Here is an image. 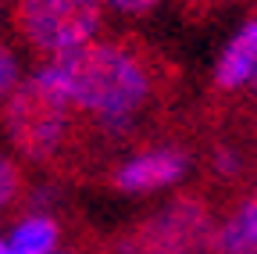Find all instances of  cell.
<instances>
[{"label": "cell", "mask_w": 257, "mask_h": 254, "mask_svg": "<svg viewBox=\"0 0 257 254\" xmlns=\"http://www.w3.org/2000/svg\"><path fill=\"white\" fill-rule=\"evenodd\" d=\"M250 190L257 194V165H253V179H250Z\"/></svg>", "instance_id": "cell-14"}, {"label": "cell", "mask_w": 257, "mask_h": 254, "mask_svg": "<svg viewBox=\"0 0 257 254\" xmlns=\"http://www.w3.org/2000/svg\"><path fill=\"white\" fill-rule=\"evenodd\" d=\"M253 4H257V0H253Z\"/></svg>", "instance_id": "cell-16"}, {"label": "cell", "mask_w": 257, "mask_h": 254, "mask_svg": "<svg viewBox=\"0 0 257 254\" xmlns=\"http://www.w3.org/2000/svg\"><path fill=\"white\" fill-rule=\"evenodd\" d=\"M193 161H197L193 143H186L182 136L154 133L140 140L118 165L107 168V186L125 197H147V194H157V190L179 186L189 176Z\"/></svg>", "instance_id": "cell-5"}, {"label": "cell", "mask_w": 257, "mask_h": 254, "mask_svg": "<svg viewBox=\"0 0 257 254\" xmlns=\"http://www.w3.org/2000/svg\"><path fill=\"white\" fill-rule=\"evenodd\" d=\"M8 240L15 254H54L61 250V222L50 211H29Z\"/></svg>", "instance_id": "cell-8"}, {"label": "cell", "mask_w": 257, "mask_h": 254, "mask_svg": "<svg viewBox=\"0 0 257 254\" xmlns=\"http://www.w3.org/2000/svg\"><path fill=\"white\" fill-rule=\"evenodd\" d=\"M225 4H232V0H182V8H186V18H189V22L207 18V15H214L218 8H225Z\"/></svg>", "instance_id": "cell-12"}, {"label": "cell", "mask_w": 257, "mask_h": 254, "mask_svg": "<svg viewBox=\"0 0 257 254\" xmlns=\"http://www.w3.org/2000/svg\"><path fill=\"white\" fill-rule=\"evenodd\" d=\"M104 8V0H15L11 25L29 50L57 57L96 40Z\"/></svg>", "instance_id": "cell-4"}, {"label": "cell", "mask_w": 257, "mask_h": 254, "mask_svg": "<svg viewBox=\"0 0 257 254\" xmlns=\"http://www.w3.org/2000/svg\"><path fill=\"white\" fill-rule=\"evenodd\" d=\"M18 86V57L11 54V47L0 40V104L11 97V90Z\"/></svg>", "instance_id": "cell-10"}, {"label": "cell", "mask_w": 257, "mask_h": 254, "mask_svg": "<svg viewBox=\"0 0 257 254\" xmlns=\"http://www.w3.org/2000/svg\"><path fill=\"white\" fill-rule=\"evenodd\" d=\"M214 218L218 204L211 201V190L189 186L104 240L96 254H207Z\"/></svg>", "instance_id": "cell-3"}, {"label": "cell", "mask_w": 257, "mask_h": 254, "mask_svg": "<svg viewBox=\"0 0 257 254\" xmlns=\"http://www.w3.org/2000/svg\"><path fill=\"white\" fill-rule=\"evenodd\" d=\"M253 129H257V125H253Z\"/></svg>", "instance_id": "cell-17"}, {"label": "cell", "mask_w": 257, "mask_h": 254, "mask_svg": "<svg viewBox=\"0 0 257 254\" xmlns=\"http://www.w3.org/2000/svg\"><path fill=\"white\" fill-rule=\"evenodd\" d=\"M54 254H79V250H54Z\"/></svg>", "instance_id": "cell-15"}, {"label": "cell", "mask_w": 257, "mask_h": 254, "mask_svg": "<svg viewBox=\"0 0 257 254\" xmlns=\"http://www.w3.org/2000/svg\"><path fill=\"white\" fill-rule=\"evenodd\" d=\"M0 129L11 147L32 165L75 172L86 168V125L72 101L43 75H29L11 90V97L0 104Z\"/></svg>", "instance_id": "cell-2"}, {"label": "cell", "mask_w": 257, "mask_h": 254, "mask_svg": "<svg viewBox=\"0 0 257 254\" xmlns=\"http://www.w3.org/2000/svg\"><path fill=\"white\" fill-rule=\"evenodd\" d=\"M211 97L229 104L239 97L243 104L257 101V11L239 25V33L225 43L211 72Z\"/></svg>", "instance_id": "cell-6"}, {"label": "cell", "mask_w": 257, "mask_h": 254, "mask_svg": "<svg viewBox=\"0 0 257 254\" xmlns=\"http://www.w3.org/2000/svg\"><path fill=\"white\" fill-rule=\"evenodd\" d=\"M0 254H15L11 250V240H0Z\"/></svg>", "instance_id": "cell-13"}, {"label": "cell", "mask_w": 257, "mask_h": 254, "mask_svg": "<svg viewBox=\"0 0 257 254\" xmlns=\"http://www.w3.org/2000/svg\"><path fill=\"white\" fill-rule=\"evenodd\" d=\"M207 254H257V194L250 186L221 197Z\"/></svg>", "instance_id": "cell-7"}, {"label": "cell", "mask_w": 257, "mask_h": 254, "mask_svg": "<svg viewBox=\"0 0 257 254\" xmlns=\"http://www.w3.org/2000/svg\"><path fill=\"white\" fill-rule=\"evenodd\" d=\"M40 72L72 101L96 147L154 136V122L179 90L172 61L140 36L89 40L50 57Z\"/></svg>", "instance_id": "cell-1"}, {"label": "cell", "mask_w": 257, "mask_h": 254, "mask_svg": "<svg viewBox=\"0 0 257 254\" xmlns=\"http://www.w3.org/2000/svg\"><path fill=\"white\" fill-rule=\"evenodd\" d=\"M22 197H29V186H25L22 165L11 161L8 154H0V215H8L11 208H18Z\"/></svg>", "instance_id": "cell-9"}, {"label": "cell", "mask_w": 257, "mask_h": 254, "mask_svg": "<svg viewBox=\"0 0 257 254\" xmlns=\"http://www.w3.org/2000/svg\"><path fill=\"white\" fill-rule=\"evenodd\" d=\"M104 4H107L111 11L125 15V18H143V15L157 11L161 4H165V0H104Z\"/></svg>", "instance_id": "cell-11"}]
</instances>
